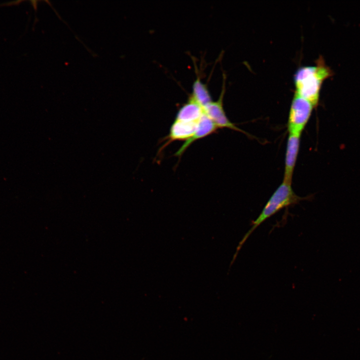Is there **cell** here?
Wrapping results in <instances>:
<instances>
[{"label":"cell","instance_id":"1","mask_svg":"<svg viewBox=\"0 0 360 360\" xmlns=\"http://www.w3.org/2000/svg\"><path fill=\"white\" fill-rule=\"evenodd\" d=\"M333 74L332 70L320 56L314 66H302L297 70L294 75V94L308 100L316 108L319 103L324 82Z\"/></svg>","mask_w":360,"mask_h":360},{"label":"cell","instance_id":"2","mask_svg":"<svg viewBox=\"0 0 360 360\" xmlns=\"http://www.w3.org/2000/svg\"><path fill=\"white\" fill-rule=\"evenodd\" d=\"M304 199L296 194L292 184L282 181L270 198L258 218L252 222L250 229L239 242L231 264L234 261L244 244L258 226L282 209L296 204Z\"/></svg>","mask_w":360,"mask_h":360},{"label":"cell","instance_id":"3","mask_svg":"<svg viewBox=\"0 0 360 360\" xmlns=\"http://www.w3.org/2000/svg\"><path fill=\"white\" fill-rule=\"evenodd\" d=\"M314 108V106L310 102L294 94L288 119L287 128L288 134H302Z\"/></svg>","mask_w":360,"mask_h":360},{"label":"cell","instance_id":"4","mask_svg":"<svg viewBox=\"0 0 360 360\" xmlns=\"http://www.w3.org/2000/svg\"><path fill=\"white\" fill-rule=\"evenodd\" d=\"M224 88H222L220 96L218 100L216 102L212 101L203 108L204 113L210 118L218 128H227L248 134L243 130L237 127L227 117L223 106Z\"/></svg>","mask_w":360,"mask_h":360},{"label":"cell","instance_id":"5","mask_svg":"<svg viewBox=\"0 0 360 360\" xmlns=\"http://www.w3.org/2000/svg\"><path fill=\"white\" fill-rule=\"evenodd\" d=\"M301 134H288L284 158L283 182L292 184L293 173L300 150Z\"/></svg>","mask_w":360,"mask_h":360},{"label":"cell","instance_id":"6","mask_svg":"<svg viewBox=\"0 0 360 360\" xmlns=\"http://www.w3.org/2000/svg\"><path fill=\"white\" fill-rule=\"evenodd\" d=\"M218 128L214 122L204 113L198 122L197 127L194 134L186 140L174 155L178 157L181 156L194 142L215 132Z\"/></svg>","mask_w":360,"mask_h":360},{"label":"cell","instance_id":"7","mask_svg":"<svg viewBox=\"0 0 360 360\" xmlns=\"http://www.w3.org/2000/svg\"><path fill=\"white\" fill-rule=\"evenodd\" d=\"M198 122H184L174 120L172 124L168 134L166 138V142L161 148L167 146L175 140H187L194 134Z\"/></svg>","mask_w":360,"mask_h":360},{"label":"cell","instance_id":"8","mask_svg":"<svg viewBox=\"0 0 360 360\" xmlns=\"http://www.w3.org/2000/svg\"><path fill=\"white\" fill-rule=\"evenodd\" d=\"M204 114L203 108L190 96L179 109L175 120L188 122H198Z\"/></svg>","mask_w":360,"mask_h":360},{"label":"cell","instance_id":"9","mask_svg":"<svg viewBox=\"0 0 360 360\" xmlns=\"http://www.w3.org/2000/svg\"><path fill=\"white\" fill-rule=\"evenodd\" d=\"M191 97L203 108L212 101L206 85L198 78L193 84Z\"/></svg>","mask_w":360,"mask_h":360}]
</instances>
